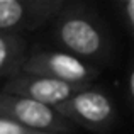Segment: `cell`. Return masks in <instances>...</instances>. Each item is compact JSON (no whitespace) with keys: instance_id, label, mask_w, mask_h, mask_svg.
<instances>
[{"instance_id":"cell-1","label":"cell","mask_w":134,"mask_h":134,"mask_svg":"<svg viewBox=\"0 0 134 134\" xmlns=\"http://www.w3.org/2000/svg\"><path fill=\"white\" fill-rule=\"evenodd\" d=\"M51 39L56 48L97 68L114 59V37L107 22L92 5L66 0L51 24Z\"/></svg>"},{"instance_id":"cell-2","label":"cell","mask_w":134,"mask_h":134,"mask_svg":"<svg viewBox=\"0 0 134 134\" xmlns=\"http://www.w3.org/2000/svg\"><path fill=\"white\" fill-rule=\"evenodd\" d=\"M54 109L75 127L92 132H109L117 122L115 100L107 90L95 85L76 92Z\"/></svg>"},{"instance_id":"cell-3","label":"cell","mask_w":134,"mask_h":134,"mask_svg":"<svg viewBox=\"0 0 134 134\" xmlns=\"http://www.w3.org/2000/svg\"><path fill=\"white\" fill-rule=\"evenodd\" d=\"M102 70L61 49H32L27 53L22 73L41 75L66 83L93 85Z\"/></svg>"},{"instance_id":"cell-4","label":"cell","mask_w":134,"mask_h":134,"mask_svg":"<svg viewBox=\"0 0 134 134\" xmlns=\"http://www.w3.org/2000/svg\"><path fill=\"white\" fill-rule=\"evenodd\" d=\"M66 0H0V32L26 36L49 26Z\"/></svg>"},{"instance_id":"cell-5","label":"cell","mask_w":134,"mask_h":134,"mask_svg":"<svg viewBox=\"0 0 134 134\" xmlns=\"http://www.w3.org/2000/svg\"><path fill=\"white\" fill-rule=\"evenodd\" d=\"M0 117L14 121L15 124L31 131L70 134L76 129L66 119H63L56 109L3 92H0Z\"/></svg>"},{"instance_id":"cell-6","label":"cell","mask_w":134,"mask_h":134,"mask_svg":"<svg viewBox=\"0 0 134 134\" xmlns=\"http://www.w3.org/2000/svg\"><path fill=\"white\" fill-rule=\"evenodd\" d=\"M90 85H76V83H66L54 78L41 75H29V73H17L15 76L9 78L2 87L3 93L17 95V97L31 98L48 107H58L65 100L76 93V92L87 88Z\"/></svg>"},{"instance_id":"cell-7","label":"cell","mask_w":134,"mask_h":134,"mask_svg":"<svg viewBox=\"0 0 134 134\" xmlns=\"http://www.w3.org/2000/svg\"><path fill=\"white\" fill-rule=\"evenodd\" d=\"M29 53L26 36L0 32V78H12L22 71Z\"/></svg>"},{"instance_id":"cell-8","label":"cell","mask_w":134,"mask_h":134,"mask_svg":"<svg viewBox=\"0 0 134 134\" xmlns=\"http://www.w3.org/2000/svg\"><path fill=\"white\" fill-rule=\"evenodd\" d=\"M114 9L117 12V17L121 19L126 32L129 36L134 34V0H115Z\"/></svg>"},{"instance_id":"cell-9","label":"cell","mask_w":134,"mask_h":134,"mask_svg":"<svg viewBox=\"0 0 134 134\" xmlns=\"http://www.w3.org/2000/svg\"><path fill=\"white\" fill-rule=\"evenodd\" d=\"M124 100L127 104L129 110H132L134 105V66L132 61H129L126 68V76H124Z\"/></svg>"},{"instance_id":"cell-10","label":"cell","mask_w":134,"mask_h":134,"mask_svg":"<svg viewBox=\"0 0 134 134\" xmlns=\"http://www.w3.org/2000/svg\"><path fill=\"white\" fill-rule=\"evenodd\" d=\"M36 131L26 129L22 126L15 124L14 121H9L5 117H0V134H34Z\"/></svg>"},{"instance_id":"cell-11","label":"cell","mask_w":134,"mask_h":134,"mask_svg":"<svg viewBox=\"0 0 134 134\" xmlns=\"http://www.w3.org/2000/svg\"><path fill=\"white\" fill-rule=\"evenodd\" d=\"M34 134H59V132H41V131H36Z\"/></svg>"}]
</instances>
